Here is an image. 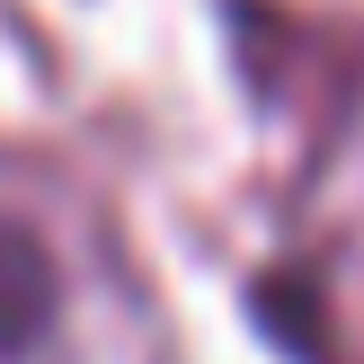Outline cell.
Returning <instances> with one entry per match:
<instances>
[{
	"mask_svg": "<svg viewBox=\"0 0 364 364\" xmlns=\"http://www.w3.org/2000/svg\"><path fill=\"white\" fill-rule=\"evenodd\" d=\"M63 320V267H53L45 231L0 213V364H27Z\"/></svg>",
	"mask_w": 364,
	"mask_h": 364,
	"instance_id": "1",
	"label": "cell"
}]
</instances>
